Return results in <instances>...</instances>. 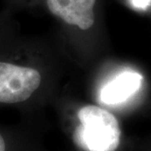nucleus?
Wrapping results in <instances>:
<instances>
[{
	"instance_id": "obj_1",
	"label": "nucleus",
	"mask_w": 151,
	"mask_h": 151,
	"mask_svg": "<svg viewBox=\"0 0 151 151\" xmlns=\"http://www.w3.org/2000/svg\"><path fill=\"white\" fill-rule=\"evenodd\" d=\"M80 124L74 133L76 145L86 151H115L121 130L115 116L103 108L87 105L77 113Z\"/></svg>"
},
{
	"instance_id": "obj_2",
	"label": "nucleus",
	"mask_w": 151,
	"mask_h": 151,
	"mask_svg": "<svg viewBox=\"0 0 151 151\" xmlns=\"http://www.w3.org/2000/svg\"><path fill=\"white\" fill-rule=\"evenodd\" d=\"M41 82L36 69L0 60V104H19L29 99Z\"/></svg>"
},
{
	"instance_id": "obj_3",
	"label": "nucleus",
	"mask_w": 151,
	"mask_h": 151,
	"mask_svg": "<svg viewBox=\"0 0 151 151\" xmlns=\"http://www.w3.org/2000/svg\"><path fill=\"white\" fill-rule=\"evenodd\" d=\"M46 3L49 10L69 24L84 30L94 24L96 0H46Z\"/></svg>"
},
{
	"instance_id": "obj_4",
	"label": "nucleus",
	"mask_w": 151,
	"mask_h": 151,
	"mask_svg": "<svg viewBox=\"0 0 151 151\" xmlns=\"http://www.w3.org/2000/svg\"><path fill=\"white\" fill-rule=\"evenodd\" d=\"M143 77L135 71L125 70L107 82L100 92V100L106 105L125 102L140 88Z\"/></svg>"
},
{
	"instance_id": "obj_5",
	"label": "nucleus",
	"mask_w": 151,
	"mask_h": 151,
	"mask_svg": "<svg viewBox=\"0 0 151 151\" xmlns=\"http://www.w3.org/2000/svg\"><path fill=\"white\" fill-rule=\"evenodd\" d=\"M132 5L138 9H146L151 4V0H131Z\"/></svg>"
},
{
	"instance_id": "obj_6",
	"label": "nucleus",
	"mask_w": 151,
	"mask_h": 151,
	"mask_svg": "<svg viewBox=\"0 0 151 151\" xmlns=\"http://www.w3.org/2000/svg\"><path fill=\"white\" fill-rule=\"evenodd\" d=\"M0 151H6V142L4 136L0 133Z\"/></svg>"
}]
</instances>
